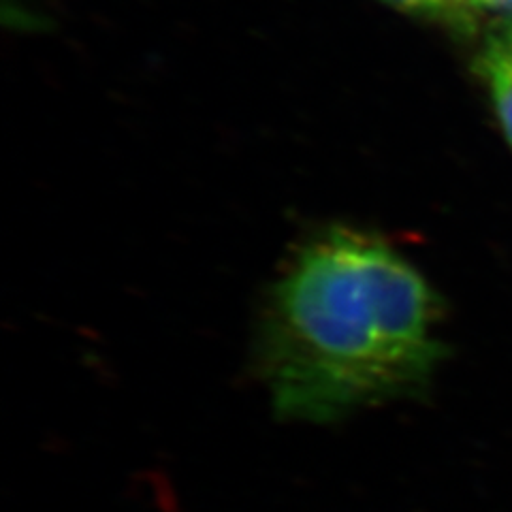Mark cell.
<instances>
[{
    "label": "cell",
    "instance_id": "obj_5",
    "mask_svg": "<svg viewBox=\"0 0 512 512\" xmlns=\"http://www.w3.org/2000/svg\"><path fill=\"white\" fill-rule=\"evenodd\" d=\"M455 3H459V0H455ZM472 3H493V0H472Z\"/></svg>",
    "mask_w": 512,
    "mask_h": 512
},
{
    "label": "cell",
    "instance_id": "obj_4",
    "mask_svg": "<svg viewBox=\"0 0 512 512\" xmlns=\"http://www.w3.org/2000/svg\"><path fill=\"white\" fill-rule=\"evenodd\" d=\"M493 3H504V5L512 7V0H493Z\"/></svg>",
    "mask_w": 512,
    "mask_h": 512
},
{
    "label": "cell",
    "instance_id": "obj_3",
    "mask_svg": "<svg viewBox=\"0 0 512 512\" xmlns=\"http://www.w3.org/2000/svg\"><path fill=\"white\" fill-rule=\"evenodd\" d=\"M399 11L406 13H421V15H438L448 11L455 5V0H382Z\"/></svg>",
    "mask_w": 512,
    "mask_h": 512
},
{
    "label": "cell",
    "instance_id": "obj_1",
    "mask_svg": "<svg viewBox=\"0 0 512 512\" xmlns=\"http://www.w3.org/2000/svg\"><path fill=\"white\" fill-rule=\"evenodd\" d=\"M438 320L434 288L389 239L333 224L271 286L256 367L282 419L333 423L423 391L442 357Z\"/></svg>",
    "mask_w": 512,
    "mask_h": 512
},
{
    "label": "cell",
    "instance_id": "obj_2",
    "mask_svg": "<svg viewBox=\"0 0 512 512\" xmlns=\"http://www.w3.org/2000/svg\"><path fill=\"white\" fill-rule=\"evenodd\" d=\"M480 71L487 79L495 111L512 146V22L489 35L480 54Z\"/></svg>",
    "mask_w": 512,
    "mask_h": 512
}]
</instances>
